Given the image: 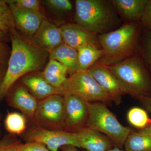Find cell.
Wrapping results in <instances>:
<instances>
[{
  "label": "cell",
  "instance_id": "obj_1",
  "mask_svg": "<svg viewBox=\"0 0 151 151\" xmlns=\"http://www.w3.org/2000/svg\"><path fill=\"white\" fill-rule=\"evenodd\" d=\"M12 50L8 66L0 85V99L19 78L27 73L43 69L49 53L20 35L16 27L9 32Z\"/></svg>",
  "mask_w": 151,
  "mask_h": 151
},
{
  "label": "cell",
  "instance_id": "obj_2",
  "mask_svg": "<svg viewBox=\"0 0 151 151\" xmlns=\"http://www.w3.org/2000/svg\"><path fill=\"white\" fill-rule=\"evenodd\" d=\"M143 28L140 22L123 24L117 29L98 35L103 56L99 62L111 66L122 62L137 53Z\"/></svg>",
  "mask_w": 151,
  "mask_h": 151
},
{
  "label": "cell",
  "instance_id": "obj_3",
  "mask_svg": "<svg viewBox=\"0 0 151 151\" xmlns=\"http://www.w3.org/2000/svg\"><path fill=\"white\" fill-rule=\"evenodd\" d=\"M74 20L97 35L119 28L123 24L110 0H76Z\"/></svg>",
  "mask_w": 151,
  "mask_h": 151
},
{
  "label": "cell",
  "instance_id": "obj_4",
  "mask_svg": "<svg viewBox=\"0 0 151 151\" xmlns=\"http://www.w3.org/2000/svg\"><path fill=\"white\" fill-rule=\"evenodd\" d=\"M109 66L120 81L126 94L138 100L151 97V75L139 52Z\"/></svg>",
  "mask_w": 151,
  "mask_h": 151
},
{
  "label": "cell",
  "instance_id": "obj_5",
  "mask_svg": "<svg viewBox=\"0 0 151 151\" xmlns=\"http://www.w3.org/2000/svg\"><path fill=\"white\" fill-rule=\"evenodd\" d=\"M88 106L89 117L86 127L104 134L116 147L122 149L132 130L122 125L105 103L88 102Z\"/></svg>",
  "mask_w": 151,
  "mask_h": 151
},
{
  "label": "cell",
  "instance_id": "obj_6",
  "mask_svg": "<svg viewBox=\"0 0 151 151\" xmlns=\"http://www.w3.org/2000/svg\"><path fill=\"white\" fill-rule=\"evenodd\" d=\"M63 96L74 95L87 102L106 104L111 100L89 70H80L67 77L63 84Z\"/></svg>",
  "mask_w": 151,
  "mask_h": 151
},
{
  "label": "cell",
  "instance_id": "obj_7",
  "mask_svg": "<svg viewBox=\"0 0 151 151\" xmlns=\"http://www.w3.org/2000/svg\"><path fill=\"white\" fill-rule=\"evenodd\" d=\"M33 120L38 126L51 130L64 128V100L63 96L54 94L38 103Z\"/></svg>",
  "mask_w": 151,
  "mask_h": 151
},
{
  "label": "cell",
  "instance_id": "obj_8",
  "mask_svg": "<svg viewBox=\"0 0 151 151\" xmlns=\"http://www.w3.org/2000/svg\"><path fill=\"white\" fill-rule=\"evenodd\" d=\"M25 139L28 142L43 144L50 151H58L62 146H73L81 148L76 132L66 130H51L36 126L27 133Z\"/></svg>",
  "mask_w": 151,
  "mask_h": 151
},
{
  "label": "cell",
  "instance_id": "obj_9",
  "mask_svg": "<svg viewBox=\"0 0 151 151\" xmlns=\"http://www.w3.org/2000/svg\"><path fill=\"white\" fill-rule=\"evenodd\" d=\"M63 97L64 128L68 132H77L86 127L89 117L88 102L76 95Z\"/></svg>",
  "mask_w": 151,
  "mask_h": 151
},
{
  "label": "cell",
  "instance_id": "obj_10",
  "mask_svg": "<svg viewBox=\"0 0 151 151\" xmlns=\"http://www.w3.org/2000/svg\"><path fill=\"white\" fill-rule=\"evenodd\" d=\"M89 72L98 84L105 91L112 102L116 105L122 102L125 91L120 81L113 73L109 66L103 65L99 61L89 69Z\"/></svg>",
  "mask_w": 151,
  "mask_h": 151
},
{
  "label": "cell",
  "instance_id": "obj_11",
  "mask_svg": "<svg viewBox=\"0 0 151 151\" xmlns=\"http://www.w3.org/2000/svg\"><path fill=\"white\" fill-rule=\"evenodd\" d=\"M59 28L63 42L75 49L86 45L102 49L98 35L77 24H66Z\"/></svg>",
  "mask_w": 151,
  "mask_h": 151
},
{
  "label": "cell",
  "instance_id": "obj_12",
  "mask_svg": "<svg viewBox=\"0 0 151 151\" xmlns=\"http://www.w3.org/2000/svg\"><path fill=\"white\" fill-rule=\"evenodd\" d=\"M10 8L17 27L27 37L32 39L45 19L40 11L30 10L8 4Z\"/></svg>",
  "mask_w": 151,
  "mask_h": 151
},
{
  "label": "cell",
  "instance_id": "obj_13",
  "mask_svg": "<svg viewBox=\"0 0 151 151\" xmlns=\"http://www.w3.org/2000/svg\"><path fill=\"white\" fill-rule=\"evenodd\" d=\"M32 42L49 53L63 42L59 28L45 19L32 37Z\"/></svg>",
  "mask_w": 151,
  "mask_h": 151
},
{
  "label": "cell",
  "instance_id": "obj_14",
  "mask_svg": "<svg viewBox=\"0 0 151 151\" xmlns=\"http://www.w3.org/2000/svg\"><path fill=\"white\" fill-rule=\"evenodd\" d=\"M123 24L140 22L148 0H110Z\"/></svg>",
  "mask_w": 151,
  "mask_h": 151
},
{
  "label": "cell",
  "instance_id": "obj_15",
  "mask_svg": "<svg viewBox=\"0 0 151 151\" xmlns=\"http://www.w3.org/2000/svg\"><path fill=\"white\" fill-rule=\"evenodd\" d=\"M76 132L81 147L86 151H108L112 149V141L97 130L85 127Z\"/></svg>",
  "mask_w": 151,
  "mask_h": 151
},
{
  "label": "cell",
  "instance_id": "obj_16",
  "mask_svg": "<svg viewBox=\"0 0 151 151\" xmlns=\"http://www.w3.org/2000/svg\"><path fill=\"white\" fill-rule=\"evenodd\" d=\"M22 82L36 99L43 100L54 94L63 96L61 87L55 88L51 86L44 78L42 73L26 76L22 78Z\"/></svg>",
  "mask_w": 151,
  "mask_h": 151
},
{
  "label": "cell",
  "instance_id": "obj_17",
  "mask_svg": "<svg viewBox=\"0 0 151 151\" xmlns=\"http://www.w3.org/2000/svg\"><path fill=\"white\" fill-rule=\"evenodd\" d=\"M49 57L65 65L70 76L80 70L77 50L63 42L50 52Z\"/></svg>",
  "mask_w": 151,
  "mask_h": 151
},
{
  "label": "cell",
  "instance_id": "obj_18",
  "mask_svg": "<svg viewBox=\"0 0 151 151\" xmlns=\"http://www.w3.org/2000/svg\"><path fill=\"white\" fill-rule=\"evenodd\" d=\"M38 103L36 98L22 86L17 87L9 100L11 105L31 119H33Z\"/></svg>",
  "mask_w": 151,
  "mask_h": 151
},
{
  "label": "cell",
  "instance_id": "obj_19",
  "mask_svg": "<svg viewBox=\"0 0 151 151\" xmlns=\"http://www.w3.org/2000/svg\"><path fill=\"white\" fill-rule=\"evenodd\" d=\"M67 68L61 63L50 59L42 73L44 78L53 87L61 88L67 79Z\"/></svg>",
  "mask_w": 151,
  "mask_h": 151
},
{
  "label": "cell",
  "instance_id": "obj_20",
  "mask_svg": "<svg viewBox=\"0 0 151 151\" xmlns=\"http://www.w3.org/2000/svg\"><path fill=\"white\" fill-rule=\"evenodd\" d=\"M77 50L80 70H88L103 56L102 49L91 45L80 47Z\"/></svg>",
  "mask_w": 151,
  "mask_h": 151
},
{
  "label": "cell",
  "instance_id": "obj_21",
  "mask_svg": "<svg viewBox=\"0 0 151 151\" xmlns=\"http://www.w3.org/2000/svg\"><path fill=\"white\" fill-rule=\"evenodd\" d=\"M124 147L126 151H151V135L132 132L127 137Z\"/></svg>",
  "mask_w": 151,
  "mask_h": 151
},
{
  "label": "cell",
  "instance_id": "obj_22",
  "mask_svg": "<svg viewBox=\"0 0 151 151\" xmlns=\"http://www.w3.org/2000/svg\"><path fill=\"white\" fill-rule=\"evenodd\" d=\"M138 52L151 75V32L146 29L141 34Z\"/></svg>",
  "mask_w": 151,
  "mask_h": 151
},
{
  "label": "cell",
  "instance_id": "obj_23",
  "mask_svg": "<svg viewBox=\"0 0 151 151\" xmlns=\"http://www.w3.org/2000/svg\"><path fill=\"white\" fill-rule=\"evenodd\" d=\"M6 129L11 134L19 135L26 128L24 116L16 112L8 113L5 121Z\"/></svg>",
  "mask_w": 151,
  "mask_h": 151
},
{
  "label": "cell",
  "instance_id": "obj_24",
  "mask_svg": "<svg viewBox=\"0 0 151 151\" xmlns=\"http://www.w3.org/2000/svg\"><path fill=\"white\" fill-rule=\"evenodd\" d=\"M127 119L132 126L140 130L147 127L150 122L147 111L139 107L131 108L127 113Z\"/></svg>",
  "mask_w": 151,
  "mask_h": 151
},
{
  "label": "cell",
  "instance_id": "obj_25",
  "mask_svg": "<svg viewBox=\"0 0 151 151\" xmlns=\"http://www.w3.org/2000/svg\"><path fill=\"white\" fill-rule=\"evenodd\" d=\"M16 27L12 12L6 1H0V32L6 34Z\"/></svg>",
  "mask_w": 151,
  "mask_h": 151
},
{
  "label": "cell",
  "instance_id": "obj_26",
  "mask_svg": "<svg viewBox=\"0 0 151 151\" xmlns=\"http://www.w3.org/2000/svg\"><path fill=\"white\" fill-rule=\"evenodd\" d=\"M44 2L49 8L57 12H67L73 9L72 3L68 0H47Z\"/></svg>",
  "mask_w": 151,
  "mask_h": 151
},
{
  "label": "cell",
  "instance_id": "obj_27",
  "mask_svg": "<svg viewBox=\"0 0 151 151\" xmlns=\"http://www.w3.org/2000/svg\"><path fill=\"white\" fill-rule=\"evenodd\" d=\"M7 4H12L16 6L25 9L40 11V2L37 0H9Z\"/></svg>",
  "mask_w": 151,
  "mask_h": 151
},
{
  "label": "cell",
  "instance_id": "obj_28",
  "mask_svg": "<svg viewBox=\"0 0 151 151\" xmlns=\"http://www.w3.org/2000/svg\"><path fill=\"white\" fill-rule=\"evenodd\" d=\"M17 151H50L45 145L36 142L20 144Z\"/></svg>",
  "mask_w": 151,
  "mask_h": 151
},
{
  "label": "cell",
  "instance_id": "obj_29",
  "mask_svg": "<svg viewBox=\"0 0 151 151\" xmlns=\"http://www.w3.org/2000/svg\"><path fill=\"white\" fill-rule=\"evenodd\" d=\"M143 29L151 32V0H148L140 21Z\"/></svg>",
  "mask_w": 151,
  "mask_h": 151
},
{
  "label": "cell",
  "instance_id": "obj_30",
  "mask_svg": "<svg viewBox=\"0 0 151 151\" xmlns=\"http://www.w3.org/2000/svg\"><path fill=\"white\" fill-rule=\"evenodd\" d=\"M20 144L19 142L10 143L0 142V151H17Z\"/></svg>",
  "mask_w": 151,
  "mask_h": 151
},
{
  "label": "cell",
  "instance_id": "obj_31",
  "mask_svg": "<svg viewBox=\"0 0 151 151\" xmlns=\"http://www.w3.org/2000/svg\"><path fill=\"white\" fill-rule=\"evenodd\" d=\"M139 100L146 109V111L151 113V97H144Z\"/></svg>",
  "mask_w": 151,
  "mask_h": 151
},
{
  "label": "cell",
  "instance_id": "obj_32",
  "mask_svg": "<svg viewBox=\"0 0 151 151\" xmlns=\"http://www.w3.org/2000/svg\"><path fill=\"white\" fill-rule=\"evenodd\" d=\"M7 54V48L5 43H0V63L4 61Z\"/></svg>",
  "mask_w": 151,
  "mask_h": 151
},
{
  "label": "cell",
  "instance_id": "obj_33",
  "mask_svg": "<svg viewBox=\"0 0 151 151\" xmlns=\"http://www.w3.org/2000/svg\"><path fill=\"white\" fill-rule=\"evenodd\" d=\"M139 132L151 135V118L150 119V124L148 125L147 127L142 130H140Z\"/></svg>",
  "mask_w": 151,
  "mask_h": 151
},
{
  "label": "cell",
  "instance_id": "obj_34",
  "mask_svg": "<svg viewBox=\"0 0 151 151\" xmlns=\"http://www.w3.org/2000/svg\"><path fill=\"white\" fill-rule=\"evenodd\" d=\"M65 151H81L78 150L76 147L73 146H65Z\"/></svg>",
  "mask_w": 151,
  "mask_h": 151
},
{
  "label": "cell",
  "instance_id": "obj_35",
  "mask_svg": "<svg viewBox=\"0 0 151 151\" xmlns=\"http://www.w3.org/2000/svg\"><path fill=\"white\" fill-rule=\"evenodd\" d=\"M6 34L0 32V43H4V41L6 39Z\"/></svg>",
  "mask_w": 151,
  "mask_h": 151
},
{
  "label": "cell",
  "instance_id": "obj_36",
  "mask_svg": "<svg viewBox=\"0 0 151 151\" xmlns=\"http://www.w3.org/2000/svg\"><path fill=\"white\" fill-rule=\"evenodd\" d=\"M3 63H0V85L1 84L2 81H3Z\"/></svg>",
  "mask_w": 151,
  "mask_h": 151
},
{
  "label": "cell",
  "instance_id": "obj_37",
  "mask_svg": "<svg viewBox=\"0 0 151 151\" xmlns=\"http://www.w3.org/2000/svg\"><path fill=\"white\" fill-rule=\"evenodd\" d=\"M108 151H126L125 150H123L122 149L119 148L118 147H116L115 146V147L113 148H112L110 149V150H109Z\"/></svg>",
  "mask_w": 151,
  "mask_h": 151
}]
</instances>
